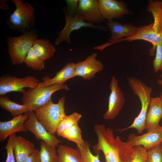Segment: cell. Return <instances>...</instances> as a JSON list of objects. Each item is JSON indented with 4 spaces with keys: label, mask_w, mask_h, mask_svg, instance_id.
<instances>
[{
    "label": "cell",
    "mask_w": 162,
    "mask_h": 162,
    "mask_svg": "<svg viewBox=\"0 0 162 162\" xmlns=\"http://www.w3.org/2000/svg\"><path fill=\"white\" fill-rule=\"evenodd\" d=\"M32 47L37 55L44 61L52 57L56 51L54 46L46 39L38 38L34 42Z\"/></svg>",
    "instance_id": "21"
},
{
    "label": "cell",
    "mask_w": 162,
    "mask_h": 162,
    "mask_svg": "<svg viewBox=\"0 0 162 162\" xmlns=\"http://www.w3.org/2000/svg\"><path fill=\"white\" fill-rule=\"evenodd\" d=\"M11 1L15 5L16 9L10 16L8 25L14 30L23 33L34 23V8L29 3L22 0Z\"/></svg>",
    "instance_id": "6"
},
{
    "label": "cell",
    "mask_w": 162,
    "mask_h": 162,
    "mask_svg": "<svg viewBox=\"0 0 162 162\" xmlns=\"http://www.w3.org/2000/svg\"><path fill=\"white\" fill-rule=\"evenodd\" d=\"M8 50L13 65H17L24 63L25 59L34 42L38 38L34 31L24 32L17 37L7 36Z\"/></svg>",
    "instance_id": "4"
},
{
    "label": "cell",
    "mask_w": 162,
    "mask_h": 162,
    "mask_svg": "<svg viewBox=\"0 0 162 162\" xmlns=\"http://www.w3.org/2000/svg\"><path fill=\"white\" fill-rule=\"evenodd\" d=\"M41 82L33 76L19 78L6 74L0 78V95L4 96L12 92H20L22 94L26 91L25 88H35Z\"/></svg>",
    "instance_id": "7"
},
{
    "label": "cell",
    "mask_w": 162,
    "mask_h": 162,
    "mask_svg": "<svg viewBox=\"0 0 162 162\" xmlns=\"http://www.w3.org/2000/svg\"><path fill=\"white\" fill-rule=\"evenodd\" d=\"M64 11L65 25L64 28L58 33L59 35L54 42L56 45H59L64 41L70 44V34L73 31L83 27L92 28L102 31H106L108 29V28L106 26L95 25L87 22L80 17L76 15L72 16L69 14L66 10Z\"/></svg>",
    "instance_id": "8"
},
{
    "label": "cell",
    "mask_w": 162,
    "mask_h": 162,
    "mask_svg": "<svg viewBox=\"0 0 162 162\" xmlns=\"http://www.w3.org/2000/svg\"><path fill=\"white\" fill-rule=\"evenodd\" d=\"M127 141L133 147L141 146L147 151L153 148L162 143V126L140 135L130 134Z\"/></svg>",
    "instance_id": "15"
},
{
    "label": "cell",
    "mask_w": 162,
    "mask_h": 162,
    "mask_svg": "<svg viewBox=\"0 0 162 162\" xmlns=\"http://www.w3.org/2000/svg\"><path fill=\"white\" fill-rule=\"evenodd\" d=\"M82 117L81 114L74 112L70 115H65L59 122L56 129V134L58 136L66 129L72 125L78 123Z\"/></svg>",
    "instance_id": "27"
},
{
    "label": "cell",
    "mask_w": 162,
    "mask_h": 162,
    "mask_svg": "<svg viewBox=\"0 0 162 162\" xmlns=\"http://www.w3.org/2000/svg\"><path fill=\"white\" fill-rule=\"evenodd\" d=\"M146 162H162V143L147 151Z\"/></svg>",
    "instance_id": "31"
},
{
    "label": "cell",
    "mask_w": 162,
    "mask_h": 162,
    "mask_svg": "<svg viewBox=\"0 0 162 162\" xmlns=\"http://www.w3.org/2000/svg\"><path fill=\"white\" fill-rule=\"evenodd\" d=\"M24 126L27 130L33 134L37 140H41L54 148L62 142L55 135L47 131L39 122L34 111L29 112V116L24 123Z\"/></svg>",
    "instance_id": "9"
},
{
    "label": "cell",
    "mask_w": 162,
    "mask_h": 162,
    "mask_svg": "<svg viewBox=\"0 0 162 162\" xmlns=\"http://www.w3.org/2000/svg\"><path fill=\"white\" fill-rule=\"evenodd\" d=\"M160 99H161V103H162V91L161 93V94H160Z\"/></svg>",
    "instance_id": "37"
},
{
    "label": "cell",
    "mask_w": 162,
    "mask_h": 162,
    "mask_svg": "<svg viewBox=\"0 0 162 162\" xmlns=\"http://www.w3.org/2000/svg\"><path fill=\"white\" fill-rule=\"evenodd\" d=\"M128 80L131 89L139 99L141 108L139 115L130 126L118 130L121 132L130 128H135L138 134H141L145 129L146 118L152 98V89L141 80L135 77L131 76Z\"/></svg>",
    "instance_id": "2"
},
{
    "label": "cell",
    "mask_w": 162,
    "mask_h": 162,
    "mask_svg": "<svg viewBox=\"0 0 162 162\" xmlns=\"http://www.w3.org/2000/svg\"><path fill=\"white\" fill-rule=\"evenodd\" d=\"M154 71L158 73L162 70V46L158 44L156 48L155 58L153 61Z\"/></svg>",
    "instance_id": "32"
},
{
    "label": "cell",
    "mask_w": 162,
    "mask_h": 162,
    "mask_svg": "<svg viewBox=\"0 0 162 162\" xmlns=\"http://www.w3.org/2000/svg\"><path fill=\"white\" fill-rule=\"evenodd\" d=\"M75 15L80 17L86 22L94 25H100L105 21L97 0H79Z\"/></svg>",
    "instance_id": "12"
},
{
    "label": "cell",
    "mask_w": 162,
    "mask_h": 162,
    "mask_svg": "<svg viewBox=\"0 0 162 162\" xmlns=\"http://www.w3.org/2000/svg\"><path fill=\"white\" fill-rule=\"evenodd\" d=\"M25 162H40V151L36 149L27 158Z\"/></svg>",
    "instance_id": "35"
},
{
    "label": "cell",
    "mask_w": 162,
    "mask_h": 162,
    "mask_svg": "<svg viewBox=\"0 0 162 162\" xmlns=\"http://www.w3.org/2000/svg\"><path fill=\"white\" fill-rule=\"evenodd\" d=\"M66 2L67 5L68 13L72 16H74L78 7L79 0H66Z\"/></svg>",
    "instance_id": "34"
},
{
    "label": "cell",
    "mask_w": 162,
    "mask_h": 162,
    "mask_svg": "<svg viewBox=\"0 0 162 162\" xmlns=\"http://www.w3.org/2000/svg\"><path fill=\"white\" fill-rule=\"evenodd\" d=\"M90 145L89 142L85 141L83 145L77 146V148L79 150L80 155V162H101L99 160V154L96 155H93L90 150Z\"/></svg>",
    "instance_id": "29"
},
{
    "label": "cell",
    "mask_w": 162,
    "mask_h": 162,
    "mask_svg": "<svg viewBox=\"0 0 162 162\" xmlns=\"http://www.w3.org/2000/svg\"><path fill=\"white\" fill-rule=\"evenodd\" d=\"M15 134L10 136L5 148L6 150L7 156L5 162H16L13 147V139Z\"/></svg>",
    "instance_id": "33"
},
{
    "label": "cell",
    "mask_w": 162,
    "mask_h": 162,
    "mask_svg": "<svg viewBox=\"0 0 162 162\" xmlns=\"http://www.w3.org/2000/svg\"><path fill=\"white\" fill-rule=\"evenodd\" d=\"M13 147L16 162H25L36 149L33 143L15 134L13 137Z\"/></svg>",
    "instance_id": "19"
},
{
    "label": "cell",
    "mask_w": 162,
    "mask_h": 162,
    "mask_svg": "<svg viewBox=\"0 0 162 162\" xmlns=\"http://www.w3.org/2000/svg\"><path fill=\"white\" fill-rule=\"evenodd\" d=\"M130 42L136 40H142L150 42L153 45L149 51L151 56L154 55V50L158 44L162 46V33L156 32L154 28L152 23L138 27L136 33L130 37L124 39Z\"/></svg>",
    "instance_id": "16"
},
{
    "label": "cell",
    "mask_w": 162,
    "mask_h": 162,
    "mask_svg": "<svg viewBox=\"0 0 162 162\" xmlns=\"http://www.w3.org/2000/svg\"><path fill=\"white\" fill-rule=\"evenodd\" d=\"M101 15L107 21L114 19H120L125 15L131 14L126 4L122 1L115 0H98Z\"/></svg>",
    "instance_id": "14"
},
{
    "label": "cell",
    "mask_w": 162,
    "mask_h": 162,
    "mask_svg": "<svg viewBox=\"0 0 162 162\" xmlns=\"http://www.w3.org/2000/svg\"><path fill=\"white\" fill-rule=\"evenodd\" d=\"M160 2H161V6H162V0L161 1H160Z\"/></svg>",
    "instance_id": "38"
},
{
    "label": "cell",
    "mask_w": 162,
    "mask_h": 162,
    "mask_svg": "<svg viewBox=\"0 0 162 162\" xmlns=\"http://www.w3.org/2000/svg\"><path fill=\"white\" fill-rule=\"evenodd\" d=\"M24 63L27 67L34 70H41L45 68V62L35 53L32 47L25 59Z\"/></svg>",
    "instance_id": "28"
},
{
    "label": "cell",
    "mask_w": 162,
    "mask_h": 162,
    "mask_svg": "<svg viewBox=\"0 0 162 162\" xmlns=\"http://www.w3.org/2000/svg\"><path fill=\"white\" fill-rule=\"evenodd\" d=\"M60 136L74 142L77 146L83 145L85 142L82 138V131L78 123L76 124L65 130Z\"/></svg>",
    "instance_id": "25"
},
{
    "label": "cell",
    "mask_w": 162,
    "mask_h": 162,
    "mask_svg": "<svg viewBox=\"0 0 162 162\" xmlns=\"http://www.w3.org/2000/svg\"><path fill=\"white\" fill-rule=\"evenodd\" d=\"M60 90L68 91L69 88L65 84L46 86H38L34 88H29L22 93V104L29 106L31 111L35 112L51 99L52 94Z\"/></svg>",
    "instance_id": "5"
},
{
    "label": "cell",
    "mask_w": 162,
    "mask_h": 162,
    "mask_svg": "<svg viewBox=\"0 0 162 162\" xmlns=\"http://www.w3.org/2000/svg\"><path fill=\"white\" fill-rule=\"evenodd\" d=\"M105 22L110 32L111 36L105 44L94 47L93 48L94 49L102 51L106 47L115 43L121 38L125 37L126 38L134 35L138 28V27L131 23H127L123 24L112 20Z\"/></svg>",
    "instance_id": "11"
},
{
    "label": "cell",
    "mask_w": 162,
    "mask_h": 162,
    "mask_svg": "<svg viewBox=\"0 0 162 162\" xmlns=\"http://www.w3.org/2000/svg\"><path fill=\"white\" fill-rule=\"evenodd\" d=\"M147 151L141 146L133 147L127 162H146Z\"/></svg>",
    "instance_id": "30"
},
{
    "label": "cell",
    "mask_w": 162,
    "mask_h": 162,
    "mask_svg": "<svg viewBox=\"0 0 162 162\" xmlns=\"http://www.w3.org/2000/svg\"><path fill=\"white\" fill-rule=\"evenodd\" d=\"M57 162H80V153L77 148L65 145H59L56 150Z\"/></svg>",
    "instance_id": "24"
},
{
    "label": "cell",
    "mask_w": 162,
    "mask_h": 162,
    "mask_svg": "<svg viewBox=\"0 0 162 162\" xmlns=\"http://www.w3.org/2000/svg\"><path fill=\"white\" fill-rule=\"evenodd\" d=\"M94 130L98 138L92 147L94 153L102 151L105 162H127L133 148L129 142L122 141L118 136L115 137L113 130L103 124L95 125Z\"/></svg>",
    "instance_id": "1"
},
{
    "label": "cell",
    "mask_w": 162,
    "mask_h": 162,
    "mask_svg": "<svg viewBox=\"0 0 162 162\" xmlns=\"http://www.w3.org/2000/svg\"><path fill=\"white\" fill-rule=\"evenodd\" d=\"M29 112L14 117L5 122H0V141H4L8 137L19 132H26L24 123L28 118Z\"/></svg>",
    "instance_id": "17"
},
{
    "label": "cell",
    "mask_w": 162,
    "mask_h": 162,
    "mask_svg": "<svg viewBox=\"0 0 162 162\" xmlns=\"http://www.w3.org/2000/svg\"><path fill=\"white\" fill-rule=\"evenodd\" d=\"M76 65V63L74 62L68 63L56 73L54 77L52 78H46L38 86H46L64 83L68 80L73 78Z\"/></svg>",
    "instance_id": "20"
},
{
    "label": "cell",
    "mask_w": 162,
    "mask_h": 162,
    "mask_svg": "<svg viewBox=\"0 0 162 162\" xmlns=\"http://www.w3.org/2000/svg\"><path fill=\"white\" fill-rule=\"evenodd\" d=\"M97 56L96 52L93 53L84 60L76 63L73 78L79 76L84 80H90L97 73L102 71L104 69L103 64L96 59Z\"/></svg>",
    "instance_id": "13"
},
{
    "label": "cell",
    "mask_w": 162,
    "mask_h": 162,
    "mask_svg": "<svg viewBox=\"0 0 162 162\" xmlns=\"http://www.w3.org/2000/svg\"><path fill=\"white\" fill-rule=\"evenodd\" d=\"M118 80L112 76L109 85L110 93L109 98L107 111L103 115L106 120H112L117 116L122 109L125 103V99L118 84Z\"/></svg>",
    "instance_id": "10"
},
{
    "label": "cell",
    "mask_w": 162,
    "mask_h": 162,
    "mask_svg": "<svg viewBox=\"0 0 162 162\" xmlns=\"http://www.w3.org/2000/svg\"><path fill=\"white\" fill-rule=\"evenodd\" d=\"M39 151L40 162H57L58 155L55 148L41 141Z\"/></svg>",
    "instance_id": "26"
},
{
    "label": "cell",
    "mask_w": 162,
    "mask_h": 162,
    "mask_svg": "<svg viewBox=\"0 0 162 162\" xmlns=\"http://www.w3.org/2000/svg\"><path fill=\"white\" fill-rule=\"evenodd\" d=\"M0 106L4 110L9 112L14 117L31 111L29 106L13 102L6 96H0Z\"/></svg>",
    "instance_id": "22"
},
{
    "label": "cell",
    "mask_w": 162,
    "mask_h": 162,
    "mask_svg": "<svg viewBox=\"0 0 162 162\" xmlns=\"http://www.w3.org/2000/svg\"><path fill=\"white\" fill-rule=\"evenodd\" d=\"M147 10L153 17L152 26L154 28L157 32L162 33V7L160 1L149 0Z\"/></svg>",
    "instance_id": "23"
},
{
    "label": "cell",
    "mask_w": 162,
    "mask_h": 162,
    "mask_svg": "<svg viewBox=\"0 0 162 162\" xmlns=\"http://www.w3.org/2000/svg\"><path fill=\"white\" fill-rule=\"evenodd\" d=\"M66 98L63 96L57 103H53L51 99L35 112L39 122L50 134L55 135L59 122L66 115L65 103Z\"/></svg>",
    "instance_id": "3"
},
{
    "label": "cell",
    "mask_w": 162,
    "mask_h": 162,
    "mask_svg": "<svg viewBox=\"0 0 162 162\" xmlns=\"http://www.w3.org/2000/svg\"><path fill=\"white\" fill-rule=\"evenodd\" d=\"M162 117V105L160 97H152L147 114L145 130L147 132L154 130L159 125Z\"/></svg>",
    "instance_id": "18"
},
{
    "label": "cell",
    "mask_w": 162,
    "mask_h": 162,
    "mask_svg": "<svg viewBox=\"0 0 162 162\" xmlns=\"http://www.w3.org/2000/svg\"><path fill=\"white\" fill-rule=\"evenodd\" d=\"M158 83L162 87V74L160 75V78L157 80Z\"/></svg>",
    "instance_id": "36"
}]
</instances>
